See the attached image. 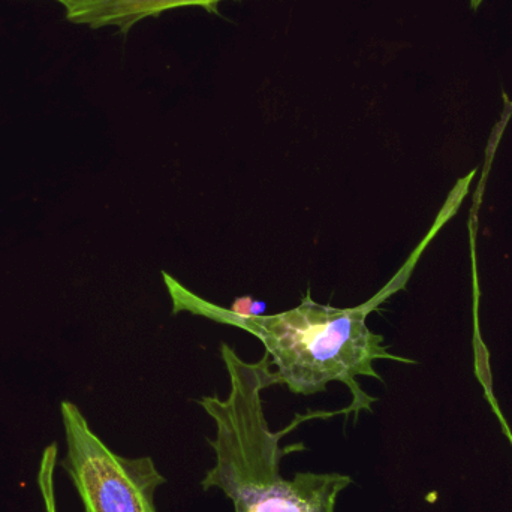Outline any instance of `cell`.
<instances>
[{
    "mask_svg": "<svg viewBox=\"0 0 512 512\" xmlns=\"http://www.w3.org/2000/svg\"><path fill=\"white\" fill-rule=\"evenodd\" d=\"M484 0H471V6L472 9H478L481 6V3H483Z\"/></svg>",
    "mask_w": 512,
    "mask_h": 512,
    "instance_id": "obj_7",
    "label": "cell"
},
{
    "mask_svg": "<svg viewBox=\"0 0 512 512\" xmlns=\"http://www.w3.org/2000/svg\"><path fill=\"white\" fill-rule=\"evenodd\" d=\"M430 237L433 233L381 292L367 303L349 309L316 303L307 291L294 309L274 315L242 316L198 297L170 274L162 276L176 315L189 312L254 334L264 345L271 366L276 367L280 384H285L291 393L312 396L324 393L330 382H342L352 394V403L346 408L348 417L354 414L357 418L360 412H372L376 402L375 397L361 390L358 376L382 381L375 369L378 360L415 364L411 358L391 354L384 336L370 330L367 318L382 301L405 286L415 261L432 240Z\"/></svg>",
    "mask_w": 512,
    "mask_h": 512,
    "instance_id": "obj_1",
    "label": "cell"
},
{
    "mask_svg": "<svg viewBox=\"0 0 512 512\" xmlns=\"http://www.w3.org/2000/svg\"><path fill=\"white\" fill-rule=\"evenodd\" d=\"M230 310L242 316H262L267 312V304L251 297H240L233 301Z\"/></svg>",
    "mask_w": 512,
    "mask_h": 512,
    "instance_id": "obj_6",
    "label": "cell"
},
{
    "mask_svg": "<svg viewBox=\"0 0 512 512\" xmlns=\"http://www.w3.org/2000/svg\"><path fill=\"white\" fill-rule=\"evenodd\" d=\"M65 9L66 20L74 24L102 29L116 27L126 35L135 24L146 18L161 17L174 9L198 6L218 14L219 5L227 0H54Z\"/></svg>",
    "mask_w": 512,
    "mask_h": 512,
    "instance_id": "obj_4",
    "label": "cell"
},
{
    "mask_svg": "<svg viewBox=\"0 0 512 512\" xmlns=\"http://www.w3.org/2000/svg\"><path fill=\"white\" fill-rule=\"evenodd\" d=\"M57 463V447L51 444L42 453L39 463L38 484L44 501L45 512H57L56 493H54V469Z\"/></svg>",
    "mask_w": 512,
    "mask_h": 512,
    "instance_id": "obj_5",
    "label": "cell"
},
{
    "mask_svg": "<svg viewBox=\"0 0 512 512\" xmlns=\"http://www.w3.org/2000/svg\"><path fill=\"white\" fill-rule=\"evenodd\" d=\"M230 378L225 399L204 396L198 400L216 424L209 439L215 465L201 481L206 492L221 490L236 512H334L337 498L354 481L349 475L298 472L286 480L280 463L288 454L306 450L303 444L283 448L280 441L298 424L313 418H330L339 412H310L297 415L286 429L273 432L265 420L262 391L280 384L268 355L258 363H246L231 346H221Z\"/></svg>",
    "mask_w": 512,
    "mask_h": 512,
    "instance_id": "obj_2",
    "label": "cell"
},
{
    "mask_svg": "<svg viewBox=\"0 0 512 512\" xmlns=\"http://www.w3.org/2000/svg\"><path fill=\"white\" fill-rule=\"evenodd\" d=\"M66 451L63 468L84 512H158L155 493L167 483L152 457L119 456L90 429L80 409L62 403Z\"/></svg>",
    "mask_w": 512,
    "mask_h": 512,
    "instance_id": "obj_3",
    "label": "cell"
}]
</instances>
